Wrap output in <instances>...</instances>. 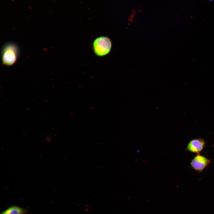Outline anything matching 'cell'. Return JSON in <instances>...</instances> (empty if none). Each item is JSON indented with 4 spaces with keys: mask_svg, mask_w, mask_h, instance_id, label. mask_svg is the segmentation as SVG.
<instances>
[{
    "mask_svg": "<svg viewBox=\"0 0 214 214\" xmlns=\"http://www.w3.org/2000/svg\"><path fill=\"white\" fill-rule=\"evenodd\" d=\"M210 161L206 157L197 154L192 159L190 164L193 169L201 173L208 166Z\"/></svg>",
    "mask_w": 214,
    "mask_h": 214,
    "instance_id": "3957f363",
    "label": "cell"
},
{
    "mask_svg": "<svg viewBox=\"0 0 214 214\" xmlns=\"http://www.w3.org/2000/svg\"><path fill=\"white\" fill-rule=\"evenodd\" d=\"M205 144L204 140L202 138L193 139L189 141L185 150L199 154L204 149Z\"/></svg>",
    "mask_w": 214,
    "mask_h": 214,
    "instance_id": "277c9868",
    "label": "cell"
},
{
    "mask_svg": "<svg viewBox=\"0 0 214 214\" xmlns=\"http://www.w3.org/2000/svg\"><path fill=\"white\" fill-rule=\"evenodd\" d=\"M208 0L209 1H213L214 0Z\"/></svg>",
    "mask_w": 214,
    "mask_h": 214,
    "instance_id": "8992f818",
    "label": "cell"
},
{
    "mask_svg": "<svg viewBox=\"0 0 214 214\" xmlns=\"http://www.w3.org/2000/svg\"><path fill=\"white\" fill-rule=\"evenodd\" d=\"M27 210L20 207L12 206L2 212L0 214H27Z\"/></svg>",
    "mask_w": 214,
    "mask_h": 214,
    "instance_id": "5b68a950",
    "label": "cell"
},
{
    "mask_svg": "<svg viewBox=\"0 0 214 214\" xmlns=\"http://www.w3.org/2000/svg\"><path fill=\"white\" fill-rule=\"evenodd\" d=\"M19 48L14 43H6L3 47L1 53L2 64L6 66H11L15 64L19 57Z\"/></svg>",
    "mask_w": 214,
    "mask_h": 214,
    "instance_id": "6da1fadb",
    "label": "cell"
},
{
    "mask_svg": "<svg viewBox=\"0 0 214 214\" xmlns=\"http://www.w3.org/2000/svg\"><path fill=\"white\" fill-rule=\"evenodd\" d=\"M111 47V41L108 37L101 36L96 39L93 43L95 53L97 56H102L108 54Z\"/></svg>",
    "mask_w": 214,
    "mask_h": 214,
    "instance_id": "7a4b0ae2",
    "label": "cell"
}]
</instances>
